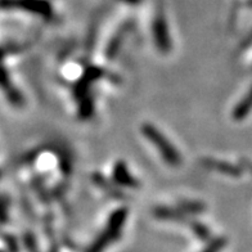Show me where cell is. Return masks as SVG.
Here are the masks:
<instances>
[{
  "instance_id": "7a4b0ae2",
  "label": "cell",
  "mask_w": 252,
  "mask_h": 252,
  "mask_svg": "<svg viewBox=\"0 0 252 252\" xmlns=\"http://www.w3.org/2000/svg\"><path fill=\"white\" fill-rule=\"evenodd\" d=\"M144 131H146L147 135L150 136V139L152 140L156 146H158L157 148H159V151H161L163 158H165L166 161H169L170 163H178V159L179 158H178L176 152L171 148L170 143H167V140H166L161 134L157 133V130H155L152 126L148 125L144 127Z\"/></svg>"
},
{
  "instance_id": "3957f363",
  "label": "cell",
  "mask_w": 252,
  "mask_h": 252,
  "mask_svg": "<svg viewBox=\"0 0 252 252\" xmlns=\"http://www.w3.org/2000/svg\"><path fill=\"white\" fill-rule=\"evenodd\" d=\"M224 245H225V241L222 238H218L210 243L202 252H220L222 247H224Z\"/></svg>"
},
{
  "instance_id": "6da1fadb",
  "label": "cell",
  "mask_w": 252,
  "mask_h": 252,
  "mask_svg": "<svg viewBox=\"0 0 252 252\" xmlns=\"http://www.w3.org/2000/svg\"><path fill=\"white\" fill-rule=\"evenodd\" d=\"M124 222V214H116L111 219L110 224H108V228H106V230L99 236V238L96 239L93 245L90 246V249L88 250V252H103L107 246H110L111 242L115 241L117 236H119L120 230H121V225Z\"/></svg>"
}]
</instances>
